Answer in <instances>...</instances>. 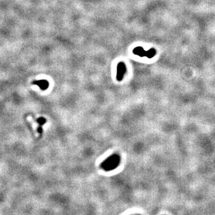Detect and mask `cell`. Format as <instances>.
Listing matches in <instances>:
<instances>
[{
  "label": "cell",
  "instance_id": "3957f363",
  "mask_svg": "<svg viewBox=\"0 0 215 215\" xmlns=\"http://www.w3.org/2000/svg\"><path fill=\"white\" fill-rule=\"evenodd\" d=\"M33 84L37 85L38 86L40 87V88L43 90H45L49 86V83L45 79H41V80H38V81H35Z\"/></svg>",
  "mask_w": 215,
  "mask_h": 215
},
{
  "label": "cell",
  "instance_id": "8992f818",
  "mask_svg": "<svg viewBox=\"0 0 215 215\" xmlns=\"http://www.w3.org/2000/svg\"><path fill=\"white\" fill-rule=\"evenodd\" d=\"M45 122H46L45 119H44V118H39V119L38 120V122L40 123V124H41V125L44 124V123H45Z\"/></svg>",
  "mask_w": 215,
  "mask_h": 215
},
{
  "label": "cell",
  "instance_id": "277c9868",
  "mask_svg": "<svg viewBox=\"0 0 215 215\" xmlns=\"http://www.w3.org/2000/svg\"><path fill=\"white\" fill-rule=\"evenodd\" d=\"M133 53L135 55H138L140 57L145 56V55H146V51H145V50L142 47H137L135 48L134 50H133Z\"/></svg>",
  "mask_w": 215,
  "mask_h": 215
},
{
  "label": "cell",
  "instance_id": "6da1fadb",
  "mask_svg": "<svg viewBox=\"0 0 215 215\" xmlns=\"http://www.w3.org/2000/svg\"><path fill=\"white\" fill-rule=\"evenodd\" d=\"M120 158L117 155H113L111 157H109L102 164L103 168L106 170H109L116 168L117 166L120 162Z\"/></svg>",
  "mask_w": 215,
  "mask_h": 215
},
{
  "label": "cell",
  "instance_id": "5b68a950",
  "mask_svg": "<svg viewBox=\"0 0 215 215\" xmlns=\"http://www.w3.org/2000/svg\"><path fill=\"white\" fill-rule=\"evenodd\" d=\"M156 54V51L154 48H151L148 51H146V55H145V56H146L147 58L151 59L152 58H153L154 56Z\"/></svg>",
  "mask_w": 215,
  "mask_h": 215
},
{
  "label": "cell",
  "instance_id": "7a4b0ae2",
  "mask_svg": "<svg viewBox=\"0 0 215 215\" xmlns=\"http://www.w3.org/2000/svg\"><path fill=\"white\" fill-rule=\"evenodd\" d=\"M126 72V66L124 63L120 62L117 65V79L118 81H120L123 79L124 76Z\"/></svg>",
  "mask_w": 215,
  "mask_h": 215
}]
</instances>
